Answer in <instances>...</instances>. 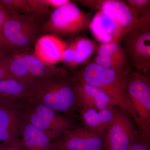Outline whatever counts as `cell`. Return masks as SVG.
I'll use <instances>...</instances> for the list:
<instances>
[{
  "instance_id": "obj_1",
  "label": "cell",
  "mask_w": 150,
  "mask_h": 150,
  "mask_svg": "<svg viewBox=\"0 0 150 150\" xmlns=\"http://www.w3.org/2000/svg\"><path fill=\"white\" fill-rule=\"evenodd\" d=\"M27 100L74 117L79 109L78 81L62 69L55 74L38 79L30 86Z\"/></svg>"
},
{
  "instance_id": "obj_2",
  "label": "cell",
  "mask_w": 150,
  "mask_h": 150,
  "mask_svg": "<svg viewBox=\"0 0 150 150\" xmlns=\"http://www.w3.org/2000/svg\"><path fill=\"white\" fill-rule=\"evenodd\" d=\"M128 71L108 69L91 62L72 73L78 81L92 86L107 94L118 107L130 114L136 125L137 117L126 89Z\"/></svg>"
},
{
  "instance_id": "obj_3",
  "label": "cell",
  "mask_w": 150,
  "mask_h": 150,
  "mask_svg": "<svg viewBox=\"0 0 150 150\" xmlns=\"http://www.w3.org/2000/svg\"><path fill=\"white\" fill-rule=\"evenodd\" d=\"M17 110L25 120L43 131L53 143L58 142L67 131L81 127L74 117L29 100H26Z\"/></svg>"
},
{
  "instance_id": "obj_4",
  "label": "cell",
  "mask_w": 150,
  "mask_h": 150,
  "mask_svg": "<svg viewBox=\"0 0 150 150\" xmlns=\"http://www.w3.org/2000/svg\"><path fill=\"white\" fill-rule=\"evenodd\" d=\"M126 89L137 117L141 139L150 144V78L149 74L130 68L126 75Z\"/></svg>"
},
{
  "instance_id": "obj_5",
  "label": "cell",
  "mask_w": 150,
  "mask_h": 150,
  "mask_svg": "<svg viewBox=\"0 0 150 150\" xmlns=\"http://www.w3.org/2000/svg\"><path fill=\"white\" fill-rule=\"evenodd\" d=\"M132 68L145 74L150 70V16L140 20L120 41Z\"/></svg>"
},
{
  "instance_id": "obj_6",
  "label": "cell",
  "mask_w": 150,
  "mask_h": 150,
  "mask_svg": "<svg viewBox=\"0 0 150 150\" xmlns=\"http://www.w3.org/2000/svg\"><path fill=\"white\" fill-rule=\"evenodd\" d=\"M91 21L90 14L70 2L55 9L44 28L56 34H75L88 27Z\"/></svg>"
},
{
  "instance_id": "obj_7",
  "label": "cell",
  "mask_w": 150,
  "mask_h": 150,
  "mask_svg": "<svg viewBox=\"0 0 150 150\" xmlns=\"http://www.w3.org/2000/svg\"><path fill=\"white\" fill-rule=\"evenodd\" d=\"M139 137L130 114L117 107L115 117L105 134L106 150H128Z\"/></svg>"
},
{
  "instance_id": "obj_8",
  "label": "cell",
  "mask_w": 150,
  "mask_h": 150,
  "mask_svg": "<svg viewBox=\"0 0 150 150\" xmlns=\"http://www.w3.org/2000/svg\"><path fill=\"white\" fill-rule=\"evenodd\" d=\"M39 31L35 19L23 14L9 15L3 27L5 37L14 47H26L31 45Z\"/></svg>"
},
{
  "instance_id": "obj_9",
  "label": "cell",
  "mask_w": 150,
  "mask_h": 150,
  "mask_svg": "<svg viewBox=\"0 0 150 150\" xmlns=\"http://www.w3.org/2000/svg\"><path fill=\"white\" fill-rule=\"evenodd\" d=\"M104 137L81 126L65 132L56 143L62 150H106Z\"/></svg>"
},
{
  "instance_id": "obj_10",
  "label": "cell",
  "mask_w": 150,
  "mask_h": 150,
  "mask_svg": "<svg viewBox=\"0 0 150 150\" xmlns=\"http://www.w3.org/2000/svg\"><path fill=\"white\" fill-rule=\"evenodd\" d=\"M97 8L114 21L121 40L127 32L139 24L141 20L138 19L134 11L123 1H98Z\"/></svg>"
},
{
  "instance_id": "obj_11",
  "label": "cell",
  "mask_w": 150,
  "mask_h": 150,
  "mask_svg": "<svg viewBox=\"0 0 150 150\" xmlns=\"http://www.w3.org/2000/svg\"><path fill=\"white\" fill-rule=\"evenodd\" d=\"M67 46V43L57 36L43 35L35 43L34 56L44 64L52 67L62 61Z\"/></svg>"
},
{
  "instance_id": "obj_12",
  "label": "cell",
  "mask_w": 150,
  "mask_h": 150,
  "mask_svg": "<svg viewBox=\"0 0 150 150\" xmlns=\"http://www.w3.org/2000/svg\"><path fill=\"white\" fill-rule=\"evenodd\" d=\"M20 121L17 109L0 106V148L20 143Z\"/></svg>"
},
{
  "instance_id": "obj_13",
  "label": "cell",
  "mask_w": 150,
  "mask_h": 150,
  "mask_svg": "<svg viewBox=\"0 0 150 150\" xmlns=\"http://www.w3.org/2000/svg\"><path fill=\"white\" fill-rule=\"evenodd\" d=\"M118 107L113 106L101 110L79 108L77 112L83 127L105 134L115 117Z\"/></svg>"
},
{
  "instance_id": "obj_14",
  "label": "cell",
  "mask_w": 150,
  "mask_h": 150,
  "mask_svg": "<svg viewBox=\"0 0 150 150\" xmlns=\"http://www.w3.org/2000/svg\"><path fill=\"white\" fill-rule=\"evenodd\" d=\"M78 102L79 109L92 108L101 110L118 106L116 102L107 94L94 87L79 81Z\"/></svg>"
},
{
  "instance_id": "obj_15",
  "label": "cell",
  "mask_w": 150,
  "mask_h": 150,
  "mask_svg": "<svg viewBox=\"0 0 150 150\" xmlns=\"http://www.w3.org/2000/svg\"><path fill=\"white\" fill-rule=\"evenodd\" d=\"M20 116L19 141L23 150H48L54 143L51 139Z\"/></svg>"
},
{
  "instance_id": "obj_16",
  "label": "cell",
  "mask_w": 150,
  "mask_h": 150,
  "mask_svg": "<svg viewBox=\"0 0 150 150\" xmlns=\"http://www.w3.org/2000/svg\"><path fill=\"white\" fill-rule=\"evenodd\" d=\"M29 88L15 79L0 81V106L17 109L27 100Z\"/></svg>"
},
{
  "instance_id": "obj_17",
  "label": "cell",
  "mask_w": 150,
  "mask_h": 150,
  "mask_svg": "<svg viewBox=\"0 0 150 150\" xmlns=\"http://www.w3.org/2000/svg\"><path fill=\"white\" fill-rule=\"evenodd\" d=\"M89 27L96 39L101 43H120L121 39L115 22L102 12L97 13Z\"/></svg>"
},
{
  "instance_id": "obj_18",
  "label": "cell",
  "mask_w": 150,
  "mask_h": 150,
  "mask_svg": "<svg viewBox=\"0 0 150 150\" xmlns=\"http://www.w3.org/2000/svg\"><path fill=\"white\" fill-rule=\"evenodd\" d=\"M0 62L15 79L28 87L34 82L30 76L26 65L20 54L7 55L0 57Z\"/></svg>"
},
{
  "instance_id": "obj_19",
  "label": "cell",
  "mask_w": 150,
  "mask_h": 150,
  "mask_svg": "<svg viewBox=\"0 0 150 150\" xmlns=\"http://www.w3.org/2000/svg\"><path fill=\"white\" fill-rule=\"evenodd\" d=\"M24 60L28 71L32 80L45 78L59 72L63 68L49 67L40 62L34 55L21 54Z\"/></svg>"
},
{
  "instance_id": "obj_20",
  "label": "cell",
  "mask_w": 150,
  "mask_h": 150,
  "mask_svg": "<svg viewBox=\"0 0 150 150\" xmlns=\"http://www.w3.org/2000/svg\"><path fill=\"white\" fill-rule=\"evenodd\" d=\"M74 43L75 55L71 68H75L85 63L97 51L98 47L94 41L86 38H79Z\"/></svg>"
},
{
  "instance_id": "obj_21",
  "label": "cell",
  "mask_w": 150,
  "mask_h": 150,
  "mask_svg": "<svg viewBox=\"0 0 150 150\" xmlns=\"http://www.w3.org/2000/svg\"><path fill=\"white\" fill-rule=\"evenodd\" d=\"M96 54L105 55L131 67L123 46L119 43H101L98 46Z\"/></svg>"
},
{
  "instance_id": "obj_22",
  "label": "cell",
  "mask_w": 150,
  "mask_h": 150,
  "mask_svg": "<svg viewBox=\"0 0 150 150\" xmlns=\"http://www.w3.org/2000/svg\"><path fill=\"white\" fill-rule=\"evenodd\" d=\"M0 3L8 13L11 15L21 14L30 16V9L28 0H1Z\"/></svg>"
},
{
  "instance_id": "obj_23",
  "label": "cell",
  "mask_w": 150,
  "mask_h": 150,
  "mask_svg": "<svg viewBox=\"0 0 150 150\" xmlns=\"http://www.w3.org/2000/svg\"><path fill=\"white\" fill-rule=\"evenodd\" d=\"M92 62L105 68L122 71H127L131 67L109 56L96 54Z\"/></svg>"
},
{
  "instance_id": "obj_24",
  "label": "cell",
  "mask_w": 150,
  "mask_h": 150,
  "mask_svg": "<svg viewBox=\"0 0 150 150\" xmlns=\"http://www.w3.org/2000/svg\"><path fill=\"white\" fill-rule=\"evenodd\" d=\"M126 1L136 13L138 19L150 16L149 0H129Z\"/></svg>"
},
{
  "instance_id": "obj_25",
  "label": "cell",
  "mask_w": 150,
  "mask_h": 150,
  "mask_svg": "<svg viewBox=\"0 0 150 150\" xmlns=\"http://www.w3.org/2000/svg\"><path fill=\"white\" fill-rule=\"evenodd\" d=\"M29 6L30 16H40L48 12L49 6L46 0H28Z\"/></svg>"
},
{
  "instance_id": "obj_26",
  "label": "cell",
  "mask_w": 150,
  "mask_h": 150,
  "mask_svg": "<svg viewBox=\"0 0 150 150\" xmlns=\"http://www.w3.org/2000/svg\"><path fill=\"white\" fill-rule=\"evenodd\" d=\"M9 15L8 13L5 9L1 4H0V46L2 49H5L7 50H10L15 48L6 39L3 32V27H4V24Z\"/></svg>"
},
{
  "instance_id": "obj_27",
  "label": "cell",
  "mask_w": 150,
  "mask_h": 150,
  "mask_svg": "<svg viewBox=\"0 0 150 150\" xmlns=\"http://www.w3.org/2000/svg\"><path fill=\"white\" fill-rule=\"evenodd\" d=\"M75 55V46L74 43H72L68 46L64 51L62 55V61L64 62L68 67H71Z\"/></svg>"
},
{
  "instance_id": "obj_28",
  "label": "cell",
  "mask_w": 150,
  "mask_h": 150,
  "mask_svg": "<svg viewBox=\"0 0 150 150\" xmlns=\"http://www.w3.org/2000/svg\"><path fill=\"white\" fill-rule=\"evenodd\" d=\"M128 150H150V144L144 142L139 137L134 141Z\"/></svg>"
},
{
  "instance_id": "obj_29",
  "label": "cell",
  "mask_w": 150,
  "mask_h": 150,
  "mask_svg": "<svg viewBox=\"0 0 150 150\" xmlns=\"http://www.w3.org/2000/svg\"><path fill=\"white\" fill-rule=\"evenodd\" d=\"M8 79H15L8 72L4 65L0 62V81Z\"/></svg>"
},
{
  "instance_id": "obj_30",
  "label": "cell",
  "mask_w": 150,
  "mask_h": 150,
  "mask_svg": "<svg viewBox=\"0 0 150 150\" xmlns=\"http://www.w3.org/2000/svg\"><path fill=\"white\" fill-rule=\"evenodd\" d=\"M70 2L71 1L69 0H46L49 6L53 7L55 8H58Z\"/></svg>"
},
{
  "instance_id": "obj_31",
  "label": "cell",
  "mask_w": 150,
  "mask_h": 150,
  "mask_svg": "<svg viewBox=\"0 0 150 150\" xmlns=\"http://www.w3.org/2000/svg\"><path fill=\"white\" fill-rule=\"evenodd\" d=\"M0 150H23L22 148L20 142L19 144H16L0 148Z\"/></svg>"
},
{
  "instance_id": "obj_32",
  "label": "cell",
  "mask_w": 150,
  "mask_h": 150,
  "mask_svg": "<svg viewBox=\"0 0 150 150\" xmlns=\"http://www.w3.org/2000/svg\"><path fill=\"white\" fill-rule=\"evenodd\" d=\"M48 150H62L57 143H54Z\"/></svg>"
},
{
  "instance_id": "obj_33",
  "label": "cell",
  "mask_w": 150,
  "mask_h": 150,
  "mask_svg": "<svg viewBox=\"0 0 150 150\" xmlns=\"http://www.w3.org/2000/svg\"><path fill=\"white\" fill-rule=\"evenodd\" d=\"M2 50V48L0 46V57H1L2 56L4 55V54H3V53Z\"/></svg>"
},
{
  "instance_id": "obj_34",
  "label": "cell",
  "mask_w": 150,
  "mask_h": 150,
  "mask_svg": "<svg viewBox=\"0 0 150 150\" xmlns=\"http://www.w3.org/2000/svg\"></svg>"
},
{
  "instance_id": "obj_35",
  "label": "cell",
  "mask_w": 150,
  "mask_h": 150,
  "mask_svg": "<svg viewBox=\"0 0 150 150\" xmlns=\"http://www.w3.org/2000/svg\"></svg>"
}]
</instances>
